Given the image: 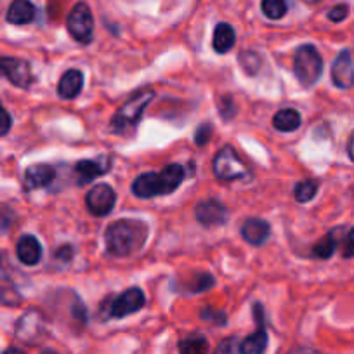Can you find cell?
Segmentation results:
<instances>
[{
  "instance_id": "6da1fadb",
  "label": "cell",
  "mask_w": 354,
  "mask_h": 354,
  "mask_svg": "<svg viewBox=\"0 0 354 354\" xmlns=\"http://www.w3.org/2000/svg\"><path fill=\"white\" fill-rule=\"evenodd\" d=\"M104 240L108 254L113 257H129L148 240V224L138 219L115 221L106 227Z\"/></svg>"
},
{
  "instance_id": "7a4b0ae2",
  "label": "cell",
  "mask_w": 354,
  "mask_h": 354,
  "mask_svg": "<svg viewBox=\"0 0 354 354\" xmlns=\"http://www.w3.org/2000/svg\"><path fill=\"white\" fill-rule=\"evenodd\" d=\"M183 181H185V167L179 163H170L160 172H146L136 177V181L132 183V193L138 198H155L176 192Z\"/></svg>"
},
{
  "instance_id": "3957f363",
  "label": "cell",
  "mask_w": 354,
  "mask_h": 354,
  "mask_svg": "<svg viewBox=\"0 0 354 354\" xmlns=\"http://www.w3.org/2000/svg\"><path fill=\"white\" fill-rule=\"evenodd\" d=\"M153 97H155V93H153L151 88L141 91V93H136L134 96L129 97V100L118 108V111L113 115V118H111V131L117 132V134H124V132L134 129L136 125H138L141 115L145 113V108L153 101Z\"/></svg>"
},
{
  "instance_id": "277c9868",
  "label": "cell",
  "mask_w": 354,
  "mask_h": 354,
  "mask_svg": "<svg viewBox=\"0 0 354 354\" xmlns=\"http://www.w3.org/2000/svg\"><path fill=\"white\" fill-rule=\"evenodd\" d=\"M294 73L302 87H313L323 73V57L315 46L304 44L295 50Z\"/></svg>"
},
{
  "instance_id": "5b68a950",
  "label": "cell",
  "mask_w": 354,
  "mask_h": 354,
  "mask_svg": "<svg viewBox=\"0 0 354 354\" xmlns=\"http://www.w3.org/2000/svg\"><path fill=\"white\" fill-rule=\"evenodd\" d=\"M16 337L28 346H37L47 335V319L39 309H28L16 323Z\"/></svg>"
},
{
  "instance_id": "8992f818",
  "label": "cell",
  "mask_w": 354,
  "mask_h": 354,
  "mask_svg": "<svg viewBox=\"0 0 354 354\" xmlns=\"http://www.w3.org/2000/svg\"><path fill=\"white\" fill-rule=\"evenodd\" d=\"M214 174L221 181H234L248 176V169L238 156L233 146H224L214 158Z\"/></svg>"
},
{
  "instance_id": "52a82bcc",
  "label": "cell",
  "mask_w": 354,
  "mask_h": 354,
  "mask_svg": "<svg viewBox=\"0 0 354 354\" xmlns=\"http://www.w3.org/2000/svg\"><path fill=\"white\" fill-rule=\"evenodd\" d=\"M66 28L77 42L91 44L94 35V18L85 2H78L71 9L66 19Z\"/></svg>"
},
{
  "instance_id": "ba28073f",
  "label": "cell",
  "mask_w": 354,
  "mask_h": 354,
  "mask_svg": "<svg viewBox=\"0 0 354 354\" xmlns=\"http://www.w3.org/2000/svg\"><path fill=\"white\" fill-rule=\"evenodd\" d=\"M0 73L19 88H28L35 82L30 64L19 57H0Z\"/></svg>"
},
{
  "instance_id": "9c48e42d",
  "label": "cell",
  "mask_w": 354,
  "mask_h": 354,
  "mask_svg": "<svg viewBox=\"0 0 354 354\" xmlns=\"http://www.w3.org/2000/svg\"><path fill=\"white\" fill-rule=\"evenodd\" d=\"M146 304V297L142 294L141 288H129L125 290L124 294L118 295L117 299H113L110 306V311H108V316L115 319H120V318H127L129 315L132 313H138L145 308Z\"/></svg>"
},
{
  "instance_id": "30bf717a",
  "label": "cell",
  "mask_w": 354,
  "mask_h": 354,
  "mask_svg": "<svg viewBox=\"0 0 354 354\" xmlns=\"http://www.w3.org/2000/svg\"><path fill=\"white\" fill-rule=\"evenodd\" d=\"M85 203H87L88 212L93 214V216L104 217L113 210L115 203H117V193L113 192L111 186L97 185L87 193Z\"/></svg>"
},
{
  "instance_id": "8fae6325",
  "label": "cell",
  "mask_w": 354,
  "mask_h": 354,
  "mask_svg": "<svg viewBox=\"0 0 354 354\" xmlns=\"http://www.w3.org/2000/svg\"><path fill=\"white\" fill-rule=\"evenodd\" d=\"M254 313L255 319H257V330L252 335H248L247 339L241 340V344L238 346L240 354H264L266 349H268V344H270V337H268L264 326V318H262L261 304L254 306Z\"/></svg>"
},
{
  "instance_id": "7c38bea8",
  "label": "cell",
  "mask_w": 354,
  "mask_h": 354,
  "mask_svg": "<svg viewBox=\"0 0 354 354\" xmlns=\"http://www.w3.org/2000/svg\"><path fill=\"white\" fill-rule=\"evenodd\" d=\"M332 82L335 87L344 91L354 87V61L349 50H342L333 61Z\"/></svg>"
},
{
  "instance_id": "4fadbf2b",
  "label": "cell",
  "mask_w": 354,
  "mask_h": 354,
  "mask_svg": "<svg viewBox=\"0 0 354 354\" xmlns=\"http://www.w3.org/2000/svg\"><path fill=\"white\" fill-rule=\"evenodd\" d=\"M195 216L200 224H203V226L207 227H214L226 223L230 212H227L226 207L221 202H217V200H207V202H202L196 205Z\"/></svg>"
},
{
  "instance_id": "5bb4252c",
  "label": "cell",
  "mask_w": 354,
  "mask_h": 354,
  "mask_svg": "<svg viewBox=\"0 0 354 354\" xmlns=\"http://www.w3.org/2000/svg\"><path fill=\"white\" fill-rule=\"evenodd\" d=\"M111 169V160L108 156H101V158L94 160H80L75 163V172L78 177V185H87V183L94 181L96 177L104 176L108 170Z\"/></svg>"
},
{
  "instance_id": "9a60e30c",
  "label": "cell",
  "mask_w": 354,
  "mask_h": 354,
  "mask_svg": "<svg viewBox=\"0 0 354 354\" xmlns=\"http://www.w3.org/2000/svg\"><path fill=\"white\" fill-rule=\"evenodd\" d=\"M56 177V170L54 167L46 165V163H37V165L28 167L25 170V177H23V188L26 192H33L39 188H47Z\"/></svg>"
},
{
  "instance_id": "2e32d148",
  "label": "cell",
  "mask_w": 354,
  "mask_h": 354,
  "mask_svg": "<svg viewBox=\"0 0 354 354\" xmlns=\"http://www.w3.org/2000/svg\"><path fill=\"white\" fill-rule=\"evenodd\" d=\"M241 236L247 243L259 247V245L266 243V240L271 236L270 223L257 219V217H250L241 224Z\"/></svg>"
},
{
  "instance_id": "e0dca14e",
  "label": "cell",
  "mask_w": 354,
  "mask_h": 354,
  "mask_svg": "<svg viewBox=\"0 0 354 354\" xmlns=\"http://www.w3.org/2000/svg\"><path fill=\"white\" fill-rule=\"evenodd\" d=\"M16 254L25 266H35L42 259V245L33 234H23L16 245Z\"/></svg>"
},
{
  "instance_id": "ac0fdd59",
  "label": "cell",
  "mask_w": 354,
  "mask_h": 354,
  "mask_svg": "<svg viewBox=\"0 0 354 354\" xmlns=\"http://www.w3.org/2000/svg\"><path fill=\"white\" fill-rule=\"evenodd\" d=\"M84 87V75L78 70H68L63 73L59 84H57V94L61 100H75L82 93Z\"/></svg>"
},
{
  "instance_id": "d6986e66",
  "label": "cell",
  "mask_w": 354,
  "mask_h": 354,
  "mask_svg": "<svg viewBox=\"0 0 354 354\" xmlns=\"http://www.w3.org/2000/svg\"><path fill=\"white\" fill-rule=\"evenodd\" d=\"M35 16L37 9L30 0H15L8 9V21L11 25H28Z\"/></svg>"
},
{
  "instance_id": "ffe728a7",
  "label": "cell",
  "mask_w": 354,
  "mask_h": 354,
  "mask_svg": "<svg viewBox=\"0 0 354 354\" xmlns=\"http://www.w3.org/2000/svg\"><path fill=\"white\" fill-rule=\"evenodd\" d=\"M234 42H236V33H234L233 26L227 23H219L214 30L212 47L217 54H226L233 49Z\"/></svg>"
},
{
  "instance_id": "44dd1931",
  "label": "cell",
  "mask_w": 354,
  "mask_h": 354,
  "mask_svg": "<svg viewBox=\"0 0 354 354\" xmlns=\"http://www.w3.org/2000/svg\"><path fill=\"white\" fill-rule=\"evenodd\" d=\"M273 127L280 132H294L301 127V113L294 108H283L273 117Z\"/></svg>"
},
{
  "instance_id": "7402d4cb",
  "label": "cell",
  "mask_w": 354,
  "mask_h": 354,
  "mask_svg": "<svg viewBox=\"0 0 354 354\" xmlns=\"http://www.w3.org/2000/svg\"><path fill=\"white\" fill-rule=\"evenodd\" d=\"M209 351V340L200 333L189 335L179 342V354H207Z\"/></svg>"
},
{
  "instance_id": "603a6c76",
  "label": "cell",
  "mask_w": 354,
  "mask_h": 354,
  "mask_svg": "<svg viewBox=\"0 0 354 354\" xmlns=\"http://www.w3.org/2000/svg\"><path fill=\"white\" fill-rule=\"evenodd\" d=\"M337 243H339V236H337V231H330L328 234L322 238L319 241H316V245L313 247V254L316 255L318 259H330L335 252Z\"/></svg>"
},
{
  "instance_id": "cb8c5ba5",
  "label": "cell",
  "mask_w": 354,
  "mask_h": 354,
  "mask_svg": "<svg viewBox=\"0 0 354 354\" xmlns=\"http://www.w3.org/2000/svg\"><path fill=\"white\" fill-rule=\"evenodd\" d=\"M319 188V183L316 179H304V181L297 183L294 189V196L299 203H308L311 202L316 196Z\"/></svg>"
},
{
  "instance_id": "d4e9b609",
  "label": "cell",
  "mask_w": 354,
  "mask_h": 354,
  "mask_svg": "<svg viewBox=\"0 0 354 354\" xmlns=\"http://www.w3.org/2000/svg\"><path fill=\"white\" fill-rule=\"evenodd\" d=\"M261 9L266 18L281 19L288 11L287 0H262Z\"/></svg>"
},
{
  "instance_id": "484cf974",
  "label": "cell",
  "mask_w": 354,
  "mask_h": 354,
  "mask_svg": "<svg viewBox=\"0 0 354 354\" xmlns=\"http://www.w3.org/2000/svg\"><path fill=\"white\" fill-rule=\"evenodd\" d=\"M236 337H227V339L221 340V344L214 351V354H236Z\"/></svg>"
},
{
  "instance_id": "4316f807",
  "label": "cell",
  "mask_w": 354,
  "mask_h": 354,
  "mask_svg": "<svg viewBox=\"0 0 354 354\" xmlns=\"http://www.w3.org/2000/svg\"><path fill=\"white\" fill-rule=\"evenodd\" d=\"M347 15H349V8L346 4H337L328 11V19L333 23H340L347 18Z\"/></svg>"
},
{
  "instance_id": "83f0119b",
  "label": "cell",
  "mask_w": 354,
  "mask_h": 354,
  "mask_svg": "<svg viewBox=\"0 0 354 354\" xmlns=\"http://www.w3.org/2000/svg\"><path fill=\"white\" fill-rule=\"evenodd\" d=\"M11 127H12L11 115H9V111L2 106V103H0V138L8 134V132L11 131Z\"/></svg>"
},
{
  "instance_id": "f1b7e54d",
  "label": "cell",
  "mask_w": 354,
  "mask_h": 354,
  "mask_svg": "<svg viewBox=\"0 0 354 354\" xmlns=\"http://www.w3.org/2000/svg\"><path fill=\"white\" fill-rule=\"evenodd\" d=\"M210 136H212V125H210V124L200 125L198 131H196V134H195L196 145H198V146L207 145V142L210 141Z\"/></svg>"
},
{
  "instance_id": "f546056e",
  "label": "cell",
  "mask_w": 354,
  "mask_h": 354,
  "mask_svg": "<svg viewBox=\"0 0 354 354\" xmlns=\"http://www.w3.org/2000/svg\"><path fill=\"white\" fill-rule=\"evenodd\" d=\"M342 257L344 259H353L354 257V227H351L349 233L346 234L342 247Z\"/></svg>"
},
{
  "instance_id": "4dcf8cb0",
  "label": "cell",
  "mask_w": 354,
  "mask_h": 354,
  "mask_svg": "<svg viewBox=\"0 0 354 354\" xmlns=\"http://www.w3.org/2000/svg\"><path fill=\"white\" fill-rule=\"evenodd\" d=\"M12 224V212L8 207H0V233H4L11 227Z\"/></svg>"
},
{
  "instance_id": "1f68e13d",
  "label": "cell",
  "mask_w": 354,
  "mask_h": 354,
  "mask_svg": "<svg viewBox=\"0 0 354 354\" xmlns=\"http://www.w3.org/2000/svg\"><path fill=\"white\" fill-rule=\"evenodd\" d=\"M56 257L61 259V261H70V259L73 257V248H71L70 245H63V247L56 252Z\"/></svg>"
},
{
  "instance_id": "d6a6232c",
  "label": "cell",
  "mask_w": 354,
  "mask_h": 354,
  "mask_svg": "<svg viewBox=\"0 0 354 354\" xmlns=\"http://www.w3.org/2000/svg\"><path fill=\"white\" fill-rule=\"evenodd\" d=\"M347 153H349V158L354 162V132L349 139V145H347Z\"/></svg>"
},
{
  "instance_id": "836d02e7",
  "label": "cell",
  "mask_w": 354,
  "mask_h": 354,
  "mask_svg": "<svg viewBox=\"0 0 354 354\" xmlns=\"http://www.w3.org/2000/svg\"><path fill=\"white\" fill-rule=\"evenodd\" d=\"M288 354H319V353H316L315 349H308V347H302V349H294L292 353H288Z\"/></svg>"
},
{
  "instance_id": "e575fe53",
  "label": "cell",
  "mask_w": 354,
  "mask_h": 354,
  "mask_svg": "<svg viewBox=\"0 0 354 354\" xmlns=\"http://www.w3.org/2000/svg\"><path fill=\"white\" fill-rule=\"evenodd\" d=\"M2 354H25V353H23L21 349H18V347H9V349H6Z\"/></svg>"
},
{
  "instance_id": "d590c367",
  "label": "cell",
  "mask_w": 354,
  "mask_h": 354,
  "mask_svg": "<svg viewBox=\"0 0 354 354\" xmlns=\"http://www.w3.org/2000/svg\"><path fill=\"white\" fill-rule=\"evenodd\" d=\"M40 354H57V353L54 349H44Z\"/></svg>"
},
{
  "instance_id": "8d00e7d4",
  "label": "cell",
  "mask_w": 354,
  "mask_h": 354,
  "mask_svg": "<svg viewBox=\"0 0 354 354\" xmlns=\"http://www.w3.org/2000/svg\"><path fill=\"white\" fill-rule=\"evenodd\" d=\"M304 2H308V4H315V2H319V0H304Z\"/></svg>"
}]
</instances>
